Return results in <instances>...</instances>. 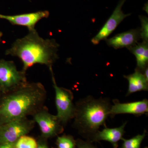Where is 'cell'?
Segmentation results:
<instances>
[{"mask_svg": "<svg viewBox=\"0 0 148 148\" xmlns=\"http://www.w3.org/2000/svg\"><path fill=\"white\" fill-rule=\"evenodd\" d=\"M47 91L40 82H29L0 99V125L33 116L44 107Z\"/></svg>", "mask_w": 148, "mask_h": 148, "instance_id": "1", "label": "cell"}, {"mask_svg": "<svg viewBox=\"0 0 148 148\" xmlns=\"http://www.w3.org/2000/svg\"><path fill=\"white\" fill-rule=\"evenodd\" d=\"M59 47L55 39L43 38L34 29L29 31L25 36L16 40L6 51L5 54L19 58L23 64L22 71L26 73L36 64L52 67L58 58Z\"/></svg>", "mask_w": 148, "mask_h": 148, "instance_id": "2", "label": "cell"}, {"mask_svg": "<svg viewBox=\"0 0 148 148\" xmlns=\"http://www.w3.org/2000/svg\"><path fill=\"white\" fill-rule=\"evenodd\" d=\"M74 125L80 132L95 135L105 125L112 106L110 99L88 96L75 104Z\"/></svg>", "mask_w": 148, "mask_h": 148, "instance_id": "3", "label": "cell"}, {"mask_svg": "<svg viewBox=\"0 0 148 148\" xmlns=\"http://www.w3.org/2000/svg\"><path fill=\"white\" fill-rule=\"evenodd\" d=\"M49 69L55 90V103L57 112L56 116L64 125L73 118L75 110V105L73 101V94L71 90L58 86L56 82L52 67Z\"/></svg>", "mask_w": 148, "mask_h": 148, "instance_id": "4", "label": "cell"}, {"mask_svg": "<svg viewBox=\"0 0 148 148\" xmlns=\"http://www.w3.org/2000/svg\"><path fill=\"white\" fill-rule=\"evenodd\" d=\"M28 82L26 73L19 71L12 61L0 60V90L4 93L16 89Z\"/></svg>", "mask_w": 148, "mask_h": 148, "instance_id": "5", "label": "cell"}, {"mask_svg": "<svg viewBox=\"0 0 148 148\" xmlns=\"http://www.w3.org/2000/svg\"><path fill=\"white\" fill-rule=\"evenodd\" d=\"M35 123L34 120L26 117L0 125V144L15 143L18 138L29 133Z\"/></svg>", "mask_w": 148, "mask_h": 148, "instance_id": "6", "label": "cell"}, {"mask_svg": "<svg viewBox=\"0 0 148 148\" xmlns=\"http://www.w3.org/2000/svg\"><path fill=\"white\" fill-rule=\"evenodd\" d=\"M33 116V119L38 123L44 138H52L64 131L63 125L57 116L49 113L45 106Z\"/></svg>", "mask_w": 148, "mask_h": 148, "instance_id": "7", "label": "cell"}, {"mask_svg": "<svg viewBox=\"0 0 148 148\" xmlns=\"http://www.w3.org/2000/svg\"><path fill=\"white\" fill-rule=\"evenodd\" d=\"M125 1V0H121L119 2L112 15L109 17L104 26L98 34L91 39V42L93 44L96 45L98 44L101 41L106 39L123 21V19L131 15V14H124L122 10L123 6Z\"/></svg>", "mask_w": 148, "mask_h": 148, "instance_id": "8", "label": "cell"}, {"mask_svg": "<svg viewBox=\"0 0 148 148\" xmlns=\"http://www.w3.org/2000/svg\"><path fill=\"white\" fill-rule=\"evenodd\" d=\"M49 15L47 10L40 11L32 13L14 15L0 14V18L5 19L13 25L27 27L29 31L35 29L38 22L44 18H47Z\"/></svg>", "mask_w": 148, "mask_h": 148, "instance_id": "9", "label": "cell"}, {"mask_svg": "<svg viewBox=\"0 0 148 148\" xmlns=\"http://www.w3.org/2000/svg\"><path fill=\"white\" fill-rule=\"evenodd\" d=\"M148 112L147 99L127 103H121L117 100H115L114 105L111 106L109 115L114 116L119 114H129L140 115Z\"/></svg>", "mask_w": 148, "mask_h": 148, "instance_id": "10", "label": "cell"}, {"mask_svg": "<svg viewBox=\"0 0 148 148\" xmlns=\"http://www.w3.org/2000/svg\"><path fill=\"white\" fill-rule=\"evenodd\" d=\"M141 39L140 29H134L118 34L114 36L105 40L109 46L115 49L132 47L138 43Z\"/></svg>", "mask_w": 148, "mask_h": 148, "instance_id": "11", "label": "cell"}, {"mask_svg": "<svg viewBox=\"0 0 148 148\" xmlns=\"http://www.w3.org/2000/svg\"><path fill=\"white\" fill-rule=\"evenodd\" d=\"M128 82V90L126 96L140 91H148V80L143 72L136 68L134 73L123 76Z\"/></svg>", "mask_w": 148, "mask_h": 148, "instance_id": "12", "label": "cell"}, {"mask_svg": "<svg viewBox=\"0 0 148 148\" xmlns=\"http://www.w3.org/2000/svg\"><path fill=\"white\" fill-rule=\"evenodd\" d=\"M126 124L127 122H125L119 127L108 128L106 127L102 131L98 130L94 135L95 140L107 141L112 143L114 147H116L119 141L123 138Z\"/></svg>", "mask_w": 148, "mask_h": 148, "instance_id": "13", "label": "cell"}, {"mask_svg": "<svg viewBox=\"0 0 148 148\" xmlns=\"http://www.w3.org/2000/svg\"><path fill=\"white\" fill-rule=\"evenodd\" d=\"M133 53L137 61V69L143 72L148 67V42H143L128 49Z\"/></svg>", "mask_w": 148, "mask_h": 148, "instance_id": "14", "label": "cell"}, {"mask_svg": "<svg viewBox=\"0 0 148 148\" xmlns=\"http://www.w3.org/2000/svg\"><path fill=\"white\" fill-rule=\"evenodd\" d=\"M38 142L34 138L23 135L15 142V148H37Z\"/></svg>", "mask_w": 148, "mask_h": 148, "instance_id": "15", "label": "cell"}, {"mask_svg": "<svg viewBox=\"0 0 148 148\" xmlns=\"http://www.w3.org/2000/svg\"><path fill=\"white\" fill-rule=\"evenodd\" d=\"M146 136V131L142 134H139L129 140L122 138L123 141L122 148H140L141 143Z\"/></svg>", "mask_w": 148, "mask_h": 148, "instance_id": "16", "label": "cell"}, {"mask_svg": "<svg viewBox=\"0 0 148 148\" xmlns=\"http://www.w3.org/2000/svg\"><path fill=\"white\" fill-rule=\"evenodd\" d=\"M58 148H75V142L71 136L63 135L58 137L56 140Z\"/></svg>", "mask_w": 148, "mask_h": 148, "instance_id": "17", "label": "cell"}, {"mask_svg": "<svg viewBox=\"0 0 148 148\" xmlns=\"http://www.w3.org/2000/svg\"><path fill=\"white\" fill-rule=\"evenodd\" d=\"M141 22V28L140 29L141 39L143 42H148V19L145 16H139Z\"/></svg>", "mask_w": 148, "mask_h": 148, "instance_id": "18", "label": "cell"}, {"mask_svg": "<svg viewBox=\"0 0 148 148\" xmlns=\"http://www.w3.org/2000/svg\"><path fill=\"white\" fill-rule=\"evenodd\" d=\"M77 145L78 148H96L89 143L81 140L77 141Z\"/></svg>", "mask_w": 148, "mask_h": 148, "instance_id": "19", "label": "cell"}, {"mask_svg": "<svg viewBox=\"0 0 148 148\" xmlns=\"http://www.w3.org/2000/svg\"><path fill=\"white\" fill-rule=\"evenodd\" d=\"M37 148H49V147L45 141L41 139L38 141V147Z\"/></svg>", "mask_w": 148, "mask_h": 148, "instance_id": "20", "label": "cell"}, {"mask_svg": "<svg viewBox=\"0 0 148 148\" xmlns=\"http://www.w3.org/2000/svg\"><path fill=\"white\" fill-rule=\"evenodd\" d=\"M0 148H15V143L0 144Z\"/></svg>", "mask_w": 148, "mask_h": 148, "instance_id": "21", "label": "cell"}, {"mask_svg": "<svg viewBox=\"0 0 148 148\" xmlns=\"http://www.w3.org/2000/svg\"><path fill=\"white\" fill-rule=\"evenodd\" d=\"M2 36V33L0 32V41H1V38Z\"/></svg>", "mask_w": 148, "mask_h": 148, "instance_id": "22", "label": "cell"}, {"mask_svg": "<svg viewBox=\"0 0 148 148\" xmlns=\"http://www.w3.org/2000/svg\"><path fill=\"white\" fill-rule=\"evenodd\" d=\"M1 92V90H0V92Z\"/></svg>", "mask_w": 148, "mask_h": 148, "instance_id": "23", "label": "cell"}]
</instances>
